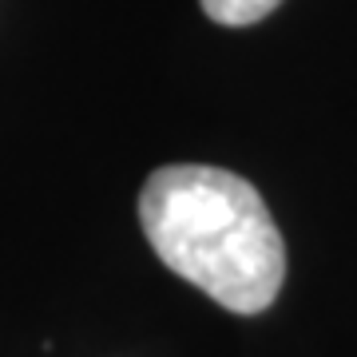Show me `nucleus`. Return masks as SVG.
Listing matches in <instances>:
<instances>
[{
  "label": "nucleus",
  "instance_id": "1",
  "mask_svg": "<svg viewBox=\"0 0 357 357\" xmlns=\"http://www.w3.org/2000/svg\"><path fill=\"white\" fill-rule=\"evenodd\" d=\"M139 222L167 270L230 314H262L286 278V246L262 195L234 171L178 163L143 183Z\"/></svg>",
  "mask_w": 357,
  "mask_h": 357
},
{
  "label": "nucleus",
  "instance_id": "2",
  "mask_svg": "<svg viewBox=\"0 0 357 357\" xmlns=\"http://www.w3.org/2000/svg\"><path fill=\"white\" fill-rule=\"evenodd\" d=\"M203 13L222 28H246V24H258L266 20L282 0H199Z\"/></svg>",
  "mask_w": 357,
  "mask_h": 357
}]
</instances>
